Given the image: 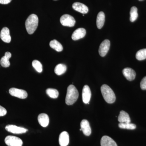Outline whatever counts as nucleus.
Listing matches in <instances>:
<instances>
[{"label":"nucleus","instance_id":"obj_5","mask_svg":"<svg viewBox=\"0 0 146 146\" xmlns=\"http://www.w3.org/2000/svg\"><path fill=\"white\" fill-rule=\"evenodd\" d=\"M5 144L8 146H22L23 142L21 138L12 136H8L5 139Z\"/></svg>","mask_w":146,"mask_h":146},{"label":"nucleus","instance_id":"obj_17","mask_svg":"<svg viewBox=\"0 0 146 146\" xmlns=\"http://www.w3.org/2000/svg\"><path fill=\"white\" fill-rule=\"evenodd\" d=\"M69 143V135L67 131L60 133L59 137V143L60 146H68Z\"/></svg>","mask_w":146,"mask_h":146},{"label":"nucleus","instance_id":"obj_16","mask_svg":"<svg viewBox=\"0 0 146 146\" xmlns=\"http://www.w3.org/2000/svg\"><path fill=\"white\" fill-rule=\"evenodd\" d=\"M38 121L39 124L43 127H46L49 123L48 116L45 113H41L38 117Z\"/></svg>","mask_w":146,"mask_h":146},{"label":"nucleus","instance_id":"obj_14","mask_svg":"<svg viewBox=\"0 0 146 146\" xmlns=\"http://www.w3.org/2000/svg\"><path fill=\"white\" fill-rule=\"evenodd\" d=\"M86 34V31L84 28H78L76 30L72 35V38L73 40L76 41L84 37Z\"/></svg>","mask_w":146,"mask_h":146},{"label":"nucleus","instance_id":"obj_19","mask_svg":"<svg viewBox=\"0 0 146 146\" xmlns=\"http://www.w3.org/2000/svg\"><path fill=\"white\" fill-rule=\"evenodd\" d=\"M118 121L120 123H129L131 122V119L129 115L123 110L120 112L118 117Z\"/></svg>","mask_w":146,"mask_h":146},{"label":"nucleus","instance_id":"obj_12","mask_svg":"<svg viewBox=\"0 0 146 146\" xmlns=\"http://www.w3.org/2000/svg\"><path fill=\"white\" fill-rule=\"evenodd\" d=\"M123 74L129 81H132L135 78L136 73L135 71L131 68H125L123 70Z\"/></svg>","mask_w":146,"mask_h":146},{"label":"nucleus","instance_id":"obj_25","mask_svg":"<svg viewBox=\"0 0 146 146\" xmlns=\"http://www.w3.org/2000/svg\"><path fill=\"white\" fill-rule=\"evenodd\" d=\"M119 127L124 129L133 130L136 128V125L131 123H119Z\"/></svg>","mask_w":146,"mask_h":146},{"label":"nucleus","instance_id":"obj_22","mask_svg":"<svg viewBox=\"0 0 146 146\" xmlns=\"http://www.w3.org/2000/svg\"><path fill=\"white\" fill-rule=\"evenodd\" d=\"M67 70V67L63 64H59L56 66L54 68V72L57 75L63 74Z\"/></svg>","mask_w":146,"mask_h":146},{"label":"nucleus","instance_id":"obj_7","mask_svg":"<svg viewBox=\"0 0 146 146\" xmlns=\"http://www.w3.org/2000/svg\"><path fill=\"white\" fill-rule=\"evenodd\" d=\"M5 129L8 132L14 134H21L26 133L28 129L25 128L19 127L13 125H8L6 126Z\"/></svg>","mask_w":146,"mask_h":146},{"label":"nucleus","instance_id":"obj_31","mask_svg":"<svg viewBox=\"0 0 146 146\" xmlns=\"http://www.w3.org/2000/svg\"><path fill=\"white\" fill-rule=\"evenodd\" d=\"M139 1H143V0H139Z\"/></svg>","mask_w":146,"mask_h":146},{"label":"nucleus","instance_id":"obj_29","mask_svg":"<svg viewBox=\"0 0 146 146\" xmlns=\"http://www.w3.org/2000/svg\"><path fill=\"white\" fill-rule=\"evenodd\" d=\"M7 113V111L4 108L0 105V117L5 116Z\"/></svg>","mask_w":146,"mask_h":146},{"label":"nucleus","instance_id":"obj_2","mask_svg":"<svg viewBox=\"0 0 146 146\" xmlns=\"http://www.w3.org/2000/svg\"><path fill=\"white\" fill-rule=\"evenodd\" d=\"M79 93L75 86L71 84L67 89L65 103L68 105H72L76 102L78 99Z\"/></svg>","mask_w":146,"mask_h":146},{"label":"nucleus","instance_id":"obj_28","mask_svg":"<svg viewBox=\"0 0 146 146\" xmlns=\"http://www.w3.org/2000/svg\"><path fill=\"white\" fill-rule=\"evenodd\" d=\"M141 89L143 90H146V76L143 78L141 82Z\"/></svg>","mask_w":146,"mask_h":146},{"label":"nucleus","instance_id":"obj_21","mask_svg":"<svg viewBox=\"0 0 146 146\" xmlns=\"http://www.w3.org/2000/svg\"><path fill=\"white\" fill-rule=\"evenodd\" d=\"M50 46L53 49L57 52H61L63 50V47L60 42L56 39H54L50 41Z\"/></svg>","mask_w":146,"mask_h":146},{"label":"nucleus","instance_id":"obj_20","mask_svg":"<svg viewBox=\"0 0 146 146\" xmlns=\"http://www.w3.org/2000/svg\"><path fill=\"white\" fill-rule=\"evenodd\" d=\"M104 13L103 11H100L98 14L97 17L96 24L97 27L99 29H101L104 25L105 22Z\"/></svg>","mask_w":146,"mask_h":146},{"label":"nucleus","instance_id":"obj_10","mask_svg":"<svg viewBox=\"0 0 146 146\" xmlns=\"http://www.w3.org/2000/svg\"><path fill=\"white\" fill-rule=\"evenodd\" d=\"M80 127L84 134L86 136L91 135V129L89 122L87 120L83 119L80 123Z\"/></svg>","mask_w":146,"mask_h":146},{"label":"nucleus","instance_id":"obj_23","mask_svg":"<svg viewBox=\"0 0 146 146\" xmlns=\"http://www.w3.org/2000/svg\"><path fill=\"white\" fill-rule=\"evenodd\" d=\"M46 93L50 98L53 99L57 98L59 96L58 91L56 89L49 88L46 90Z\"/></svg>","mask_w":146,"mask_h":146},{"label":"nucleus","instance_id":"obj_26","mask_svg":"<svg viewBox=\"0 0 146 146\" xmlns=\"http://www.w3.org/2000/svg\"><path fill=\"white\" fill-rule=\"evenodd\" d=\"M136 56V59L139 60L146 59V48L141 49L137 52Z\"/></svg>","mask_w":146,"mask_h":146},{"label":"nucleus","instance_id":"obj_9","mask_svg":"<svg viewBox=\"0 0 146 146\" xmlns=\"http://www.w3.org/2000/svg\"><path fill=\"white\" fill-rule=\"evenodd\" d=\"M91 97V90L89 86L86 85L84 86L82 92V99L85 104H89Z\"/></svg>","mask_w":146,"mask_h":146},{"label":"nucleus","instance_id":"obj_1","mask_svg":"<svg viewBox=\"0 0 146 146\" xmlns=\"http://www.w3.org/2000/svg\"><path fill=\"white\" fill-rule=\"evenodd\" d=\"M39 23V19L36 15L31 14L25 22V27L29 34H33L36 30Z\"/></svg>","mask_w":146,"mask_h":146},{"label":"nucleus","instance_id":"obj_4","mask_svg":"<svg viewBox=\"0 0 146 146\" xmlns=\"http://www.w3.org/2000/svg\"><path fill=\"white\" fill-rule=\"evenodd\" d=\"M60 23L63 26L73 27L75 25L76 21L73 16L65 14L60 17Z\"/></svg>","mask_w":146,"mask_h":146},{"label":"nucleus","instance_id":"obj_13","mask_svg":"<svg viewBox=\"0 0 146 146\" xmlns=\"http://www.w3.org/2000/svg\"><path fill=\"white\" fill-rule=\"evenodd\" d=\"M72 8L80 13L82 14H86L89 11V9L88 7L84 4L79 2L74 3L72 5Z\"/></svg>","mask_w":146,"mask_h":146},{"label":"nucleus","instance_id":"obj_3","mask_svg":"<svg viewBox=\"0 0 146 146\" xmlns=\"http://www.w3.org/2000/svg\"><path fill=\"white\" fill-rule=\"evenodd\" d=\"M102 95L104 99L108 104H112L116 100V96L114 91L107 84H103L101 87Z\"/></svg>","mask_w":146,"mask_h":146},{"label":"nucleus","instance_id":"obj_32","mask_svg":"<svg viewBox=\"0 0 146 146\" xmlns=\"http://www.w3.org/2000/svg\"><path fill=\"white\" fill-rule=\"evenodd\" d=\"M80 131H82L81 129H80Z\"/></svg>","mask_w":146,"mask_h":146},{"label":"nucleus","instance_id":"obj_27","mask_svg":"<svg viewBox=\"0 0 146 146\" xmlns=\"http://www.w3.org/2000/svg\"><path fill=\"white\" fill-rule=\"evenodd\" d=\"M32 66L38 72L41 73L43 70L42 63L38 60H35L32 62Z\"/></svg>","mask_w":146,"mask_h":146},{"label":"nucleus","instance_id":"obj_15","mask_svg":"<svg viewBox=\"0 0 146 146\" xmlns=\"http://www.w3.org/2000/svg\"><path fill=\"white\" fill-rule=\"evenodd\" d=\"M100 143L101 146H117L116 142L112 138L107 136L102 137Z\"/></svg>","mask_w":146,"mask_h":146},{"label":"nucleus","instance_id":"obj_24","mask_svg":"<svg viewBox=\"0 0 146 146\" xmlns=\"http://www.w3.org/2000/svg\"><path fill=\"white\" fill-rule=\"evenodd\" d=\"M130 21L131 22H134L138 17V9L136 7H132L130 11Z\"/></svg>","mask_w":146,"mask_h":146},{"label":"nucleus","instance_id":"obj_33","mask_svg":"<svg viewBox=\"0 0 146 146\" xmlns=\"http://www.w3.org/2000/svg\"><path fill=\"white\" fill-rule=\"evenodd\" d=\"M53 1H58V0H53Z\"/></svg>","mask_w":146,"mask_h":146},{"label":"nucleus","instance_id":"obj_18","mask_svg":"<svg viewBox=\"0 0 146 146\" xmlns=\"http://www.w3.org/2000/svg\"><path fill=\"white\" fill-rule=\"evenodd\" d=\"M11 54L10 52H7L5 53L4 56L1 58L0 60V64L3 68H8L10 65L9 61V58L11 57Z\"/></svg>","mask_w":146,"mask_h":146},{"label":"nucleus","instance_id":"obj_8","mask_svg":"<svg viewBox=\"0 0 146 146\" xmlns=\"http://www.w3.org/2000/svg\"><path fill=\"white\" fill-rule=\"evenodd\" d=\"M110 44V42L108 39H105L101 44L99 49V53L102 57H104L108 52Z\"/></svg>","mask_w":146,"mask_h":146},{"label":"nucleus","instance_id":"obj_30","mask_svg":"<svg viewBox=\"0 0 146 146\" xmlns=\"http://www.w3.org/2000/svg\"><path fill=\"white\" fill-rule=\"evenodd\" d=\"M12 0H0V4H8Z\"/></svg>","mask_w":146,"mask_h":146},{"label":"nucleus","instance_id":"obj_11","mask_svg":"<svg viewBox=\"0 0 146 146\" xmlns=\"http://www.w3.org/2000/svg\"><path fill=\"white\" fill-rule=\"evenodd\" d=\"M0 37L4 42L9 43L11 41L9 29L7 27H4L1 30L0 33Z\"/></svg>","mask_w":146,"mask_h":146},{"label":"nucleus","instance_id":"obj_6","mask_svg":"<svg viewBox=\"0 0 146 146\" xmlns=\"http://www.w3.org/2000/svg\"><path fill=\"white\" fill-rule=\"evenodd\" d=\"M9 93L12 96L16 97L22 99H26L28 96L27 91L23 89L11 88L9 90Z\"/></svg>","mask_w":146,"mask_h":146}]
</instances>
